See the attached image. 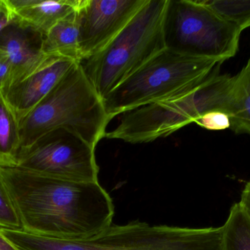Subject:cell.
<instances>
[{"mask_svg":"<svg viewBox=\"0 0 250 250\" xmlns=\"http://www.w3.org/2000/svg\"><path fill=\"white\" fill-rule=\"evenodd\" d=\"M23 230L67 240L88 239L112 224L114 205L98 182H77L0 166Z\"/></svg>","mask_w":250,"mask_h":250,"instance_id":"cell-1","label":"cell"},{"mask_svg":"<svg viewBox=\"0 0 250 250\" xmlns=\"http://www.w3.org/2000/svg\"><path fill=\"white\" fill-rule=\"evenodd\" d=\"M19 250H223L221 227L189 228L135 221L112 226L80 240L55 239L1 228Z\"/></svg>","mask_w":250,"mask_h":250,"instance_id":"cell-2","label":"cell"},{"mask_svg":"<svg viewBox=\"0 0 250 250\" xmlns=\"http://www.w3.org/2000/svg\"><path fill=\"white\" fill-rule=\"evenodd\" d=\"M112 120L82 69L76 63L44 98L21 122V148L57 129H67L96 148L105 137Z\"/></svg>","mask_w":250,"mask_h":250,"instance_id":"cell-3","label":"cell"},{"mask_svg":"<svg viewBox=\"0 0 250 250\" xmlns=\"http://www.w3.org/2000/svg\"><path fill=\"white\" fill-rule=\"evenodd\" d=\"M221 66L176 98L123 113L117 127L107 132L105 138L146 143L169 136L208 112L220 110L229 114L234 76L220 74Z\"/></svg>","mask_w":250,"mask_h":250,"instance_id":"cell-4","label":"cell"},{"mask_svg":"<svg viewBox=\"0 0 250 250\" xmlns=\"http://www.w3.org/2000/svg\"><path fill=\"white\" fill-rule=\"evenodd\" d=\"M168 0H147L126 27L102 51L81 62L103 100L166 48L163 22Z\"/></svg>","mask_w":250,"mask_h":250,"instance_id":"cell-5","label":"cell"},{"mask_svg":"<svg viewBox=\"0 0 250 250\" xmlns=\"http://www.w3.org/2000/svg\"><path fill=\"white\" fill-rule=\"evenodd\" d=\"M224 62L191 57L165 48L123 81L104 99L111 119L193 89Z\"/></svg>","mask_w":250,"mask_h":250,"instance_id":"cell-6","label":"cell"},{"mask_svg":"<svg viewBox=\"0 0 250 250\" xmlns=\"http://www.w3.org/2000/svg\"><path fill=\"white\" fill-rule=\"evenodd\" d=\"M242 32L204 0H168L163 22L167 49L225 62L237 53Z\"/></svg>","mask_w":250,"mask_h":250,"instance_id":"cell-7","label":"cell"},{"mask_svg":"<svg viewBox=\"0 0 250 250\" xmlns=\"http://www.w3.org/2000/svg\"><path fill=\"white\" fill-rule=\"evenodd\" d=\"M95 149L77 134L57 129L21 148L15 167L72 182H98Z\"/></svg>","mask_w":250,"mask_h":250,"instance_id":"cell-8","label":"cell"},{"mask_svg":"<svg viewBox=\"0 0 250 250\" xmlns=\"http://www.w3.org/2000/svg\"><path fill=\"white\" fill-rule=\"evenodd\" d=\"M147 0H80L77 8L82 60L108 45Z\"/></svg>","mask_w":250,"mask_h":250,"instance_id":"cell-9","label":"cell"},{"mask_svg":"<svg viewBox=\"0 0 250 250\" xmlns=\"http://www.w3.org/2000/svg\"><path fill=\"white\" fill-rule=\"evenodd\" d=\"M43 37L38 31L17 22L0 34V49L4 51L10 66L5 92L56 57L47 55L42 51Z\"/></svg>","mask_w":250,"mask_h":250,"instance_id":"cell-10","label":"cell"},{"mask_svg":"<svg viewBox=\"0 0 250 250\" xmlns=\"http://www.w3.org/2000/svg\"><path fill=\"white\" fill-rule=\"evenodd\" d=\"M77 62L54 57L46 66L5 92L7 101L21 122L27 117L54 89Z\"/></svg>","mask_w":250,"mask_h":250,"instance_id":"cell-11","label":"cell"},{"mask_svg":"<svg viewBox=\"0 0 250 250\" xmlns=\"http://www.w3.org/2000/svg\"><path fill=\"white\" fill-rule=\"evenodd\" d=\"M15 22L45 36L60 21L77 10L80 0H5Z\"/></svg>","mask_w":250,"mask_h":250,"instance_id":"cell-12","label":"cell"},{"mask_svg":"<svg viewBox=\"0 0 250 250\" xmlns=\"http://www.w3.org/2000/svg\"><path fill=\"white\" fill-rule=\"evenodd\" d=\"M42 51L51 57L82 61L77 10L60 21L43 37Z\"/></svg>","mask_w":250,"mask_h":250,"instance_id":"cell-13","label":"cell"},{"mask_svg":"<svg viewBox=\"0 0 250 250\" xmlns=\"http://www.w3.org/2000/svg\"><path fill=\"white\" fill-rule=\"evenodd\" d=\"M21 148L20 120L0 90V166H16Z\"/></svg>","mask_w":250,"mask_h":250,"instance_id":"cell-14","label":"cell"},{"mask_svg":"<svg viewBox=\"0 0 250 250\" xmlns=\"http://www.w3.org/2000/svg\"><path fill=\"white\" fill-rule=\"evenodd\" d=\"M229 115L230 130L250 135V57L246 66L234 76Z\"/></svg>","mask_w":250,"mask_h":250,"instance_id":"cell-15","label":"cell"},{"mask_svg":"<svg viewBox=\"0 0 250 250\" xmlns=\"http://www.w3.org/2000/svg\"><path fill=\"white\" fill-rule=\"evenodd\" d=\"M223 229V250H250V217L239 203L232 206Z\"/></svg>","mask_w":250,"mask_h":250,"instance_id":"cell-16","label":"cell"},{"mask_svg":"<svg viewBox=\"0 0 250 250\" xmlns=\"http://www.w3.org/2000/svg\"><path fill=\"white\" fill-rule=\"evenodd\" d=\"M210 9L241 30L250 27V0H204Z\"/></svg>","mask_w":250,"mask_h":250,"instance_id":"cell-17","label":"cell"},{"mask_svg":"<svg viewBox=\"0 0 250 250\" xmlns=\"http://www.w3.org/2000/svg\"><path fill=\"white\" fill-rule=\"evenodd\" d=\"M0 227L23 230L19 213L0 171Z\"/></svg>","mask_w":250,"mask_h":250,"instance_id":"cell-18","label":"cell"},{"mask_svg":"<svg viewBox=\"0 0 250 250\" xmlns=\"http://www.w3.org/2000/svg\"><path fill=\"white\" fill-rule=\"evenodd\" d=\"M194 123L210 131H223L230 129V117L220 110L208 112L198 117Z\"/></svg>","mask_w":250,"mask_h":250,"instance_id":"cell-19","label":"cell"},{"mask_svg":"<svg viewBox=\"0 0 250 250\" xmlns=\"http://www.w3.org/2000/svg\"><path fill=\"white\" fill-rule=\"evenodd\" d=\"M10 66L8 60L2 50L0 49V90L5 92L8 86Z\"/></svg>","mask_w":250,"mask_h":250,"instance_id":"cell-20","label":"cell"},{"mask_svg":"<svg viewBox=\"0 0 250 250\" xmlns=\"http://www.w3.org/2000/svg\"><path fill=\"white\" fill-rule=\"evenodd\" d=\"M14 22V18L7 7L5 0H0V34Z\"/></svg>","mask_w":250,"mask_h":250,"instance_id":"cell-21","label":"cell"},{"mask_svg":"<svg viewBox=\"0 0 250 250\" xmlns=\"http://www.w3.org/2000/svg\"><path fill=\"white\" fill-rule=\"evenodd\" d=\"M239 204L250 217V182L245 185L241 195V200Z\"/></svg>","mask_w":250,"mask_h":250,"instance_id":"cell-22","label":"cell"},{"mask_svg":"<svg viewBox=\"0 0 250 250\" xmlns=\"http://www.w3.org/2000/svg\"><path fill=\"white\" fill-rule=\"evenodd\" d=\"M0 250H19L12 244L0 230Z\"/></svg>","mask_w":250,"mask_h":250,"instance_id":"cell-23","label":"cell"}]
</instances>
